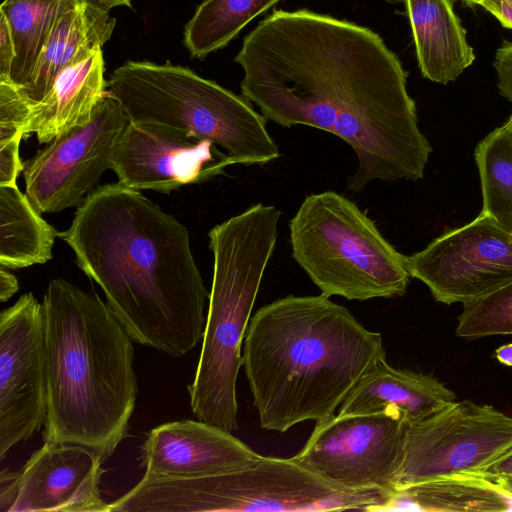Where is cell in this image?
<instances>
[{
    "label": "cell",
    "instance_id": "cell-1",
    "mask_svg": "<svg viewBox=\"0 0 512 512\" xmlns=\"http://www.w3.org/2000/svg\"><path fill=\"white\" fill-rule=\"evenodd\" d=\"M241 95L266 120L342 140L386 118L409 97L398 56L371 29L310 10H273L235 57Z\"/></svg>",
    "mask_w": 512,
    "mask_h": 512
},
{
    "label": "cell",
    "instance_id": "cell-2",
    "mask_svg": "<svg viewBox=\"0 0 512 512\" xmlns=\"http://www.w3.org/2000/svg\"><path fill=\"white\" fill-rule=\"evenodd\" d=\"M58 236L131 339L180 357L203 337L209 298L187 228L140 191L98 186Z\"/></svg>",
    "mask_w": 512,
    "mask_h": 512
},
{
    "label": "cell",
    "instance_id": "cell-3",
    "mask_svg": "<svg viewBox=\"0 0 512 512\" xmlns=\"http://www.w3.org/2000/svg\"><path fill=\"white\" fill-rule=\"evenodd\" d=\"M386 359L381 333L323 294L288 295L250 319L242 366L263 429L334 415L355 385Z\"/></svg>",
    "mask_w": 512,
    "mask_h": 512
},
{
    "label": "cell",
    "instance_id": "cell-4",
    "mask_svg": "<svg viewBox=\"0 0 512 512\" xmlns=\"http://www.w3.org/2000/svg\"><path fill=\"white\" fill-rule=\"evenodd\" d=\"M47 385L44 442L109 458L127 435L138 392L132 339L97 293L62 278L42 301Z\"/></svg>",
    "mask_w": 512,
    "mask_h": 512
},
{
    "label": "cell",
    "instance_id": "cell-5",
    "mask_svg": "<svg viewBox=\"0 0 512 512\" xmlns=\"http://www.w3.org/2000/svg\"><path fill=\"white\" fill-rule=\"evenodd\" d=\"M280 217L275 206L257 203L208 233L213 278L202 349L188 393L198 420L228 432L238 428L241 347L276 246Z\"/></svg>",
    "mask_w": 512,
    "mask_h": 512
},
{
    "label": "cell",
    "instance_id": "cell-6",
    "mask_svg": "<svg viewBox=\"0 0 512 512\" xmlns=\"http://www.w3.org/2000/svg\"><path fill=\"white\" fill-rule=\"evenodd\" d=\"M394 494L382 489H344L294 457L258 455L243 467L216 475L144 474L130 491L110 503V511H385Z\"/></svg>",
    "mask_w": 512,
    "mask_h": 512
},
{
    "label": "cell",
    "instance_id": "cell-7",
    "mask_svg": "<svg viewBox=\"0 0 512 512\" xmlns=\"http://www.w3.org/2000/svg\"><path fill=\"white\" fill-rule=\"evenodd\" d=\"M108 88L128 120L211 141L233 164L262 165L280 156L251 102L187 67L129 60L110 75Z\"/></svg>",
    "mask_w": 512,
    "mask_h": 512
},
{
    "label": "cell",
    "instance_id": "cell-8",
    "mask_svg": "<svg viewBox=\"0 0 512 512\" xmlns=\"http://www.w3.org/2000/svg\"><path fill=\"white\" fill-rule=\"evenodd\" d=\"M289 236L294 260L324 296L364 301L407 290L406 256L335 191L306 196L289 221Z\"/></svg>",
    "mask_w": 512,
    "mask_h": 512
},
{
    "label": "cell",
    "instance_id": "cell-9",
    "mask_svg": "<svg viewBox=\"0 0 512 512\" xmlns=\"http://www.w3.org/2000/svg\"><path fill=\"white\" fill-rule=\"evenodd\" d=\"M512 448V417L491 405L454 401L408 425L397 491L455 473H480Z\"/></svg>",
    "mask_w": 512,
    "mask_h": 512
},
{
    "label": "cell",
    "instance_id": "cell-10",
    "mask_svg": "<svg viewBox=\"0 0 512 512\" xmlns=\"http://www.w3.org/2000/svg\"><path fill=\"white\" fill-rule=\"evenodd\" d=\"M408 425L396 410L332 415L316 422L294 458L344 489L396 493Z\"/></svg>",
    "mask_w": 512,
    "mask_h": 512
},
{
    "label": "cell",
    "instance_id": "cell-11",
    "mask_svg": "<svg viewBox=\"0 0 512 512\" xmlns=\"http://www.w3.org/2000/svg\"><path fill=\"white\" fill-rule=\"evenodd\" d=\"M128 122L108 90L91 119L57 136L24 163L26 195L40 213L82 203L110 169L117 141Z\"/></svg>",
    "mask_w": 512,
    "mask_h": 512
},
{
    "label": "cell",
    "instance_id": "cell-12",
    "mask_svg": "<svg viewBox=\"0 0 512 512\" xmlns=\"http://www.w3.org/2000/svg\"><path fill=\"white\" fill-rule=\"evenodd\" d=\"M406 266L436 301L463 304L512 280V233L481 211L406 256Z\"/></svg>",
    "mask_w": 512,
    "mask_h": 512
},
{
    "label": "cell",
    "instance_id": "cell-13",
    "mask_svg": "<svg viewBox=\"0 0 512 512\" xmlns=\"http://www.w3.org/2000/svg\"><path fill=\"white\" fill-rule=\"evenodd\" d=\"M42 303L26 293L0 313V459L45 424Z\"/></svg>",
    "mask_w": 512,
    "mask_h": 512
},
{
    "label": "cell",
    "instance_id": "cell-14",
    "mask_svg": "<svg viewBox=\"0 0 512 512\" xmlns=\"http://www.w3.org/2000/svg\"><path fill=\"white\" fill-rule=\"evenodd\" d=\"M233 165L208 140L128 120L114 148L110 169L133 190L170 193L207 181Z\"/></svg>",
    "mask_w": 512,
    "mask_h": 512
},
{
    "label": "cell",
    "instance_id": "cell-15",
    "mask_svg": "<svg viewBox=\"0 0 512 512\" xmlns=\"http://www.w3.org/2000/svg\"><path fill=\"white\" fill-rule=\"evenodd\" d=\"M102 463L83 445L44 442L19 470L10 512H110L99 491Z\"/></svg>",
    "mask_w": 512,
    "mask_h": 512
},
{
    "label": "cell",
    "instance_id": "cell-16",
    "mask_svg": "<svg viewBox=\"0 0 512 512\" xmlns=\"http://www.w3.org/2000/svg\"><path fill=\"white\" fill-rule=\"evenodd\" d=\"M258 455L231 432L200 420H180L148 433L140 463L148 475L195 478L238 469Z\"/></svg>",
    "mask_w": 512,
    "mask_h": 512
},
{
    "label": "cell",
    "instance_id": "cell-17",
    "mask_svg": "<svg viewBox=\"0 0 512 512\" xmlns=\"http://www.w3.org/2000/svg\"><path fill=\"white\" fill-rule=\"evenodd\" d=\"M456 395L438 379L390 366L379 360L340 405L341 415L396 410L408 424L421 421L450 403Z\"/></svg>",
    "mask_w": 512,
    "mask_h": 512
},
{
    "label": "cell",
    "instance_id": "cell-18",
    "mask_svg": "<svg viewBox=\"0 0 512 512\" xmlns=\"http://www.w3.org/2000/svg\"><path fill=\"white\" fill-rule=\"evenodd\" d=\"M116 19L86 1L62 15L44 45L29 82L18 90L40 101L65 69L89 58L111 38Z\"/></svg>",
    "mask_w": 512,
    "mask_h": 512
},
{
    "label": "cell",
    "instance_id": "cell-19",
    "mask_svg": "<svg viewBox=\"0 0 512 512\" xmlns=\"http://www.w3.org/2000/svg\"><path fill=\"white\" fill-rule=\"evenodd\" d=\"M410 21L423 77L447 84L475 60L452 0H401Z\"/></svg>",
    "mask_w": 512,
    "mask_h": 512
},
{
    "label": "cell",
    "instance_id": "cell-20",
    "mask_svg": "<svg viewBox=\"0 0 512 512\" xmlns=\"http://www.w3.org/2000/svg\"><path fill=\"white\" fill-rule=\"evenodd\" d=\"M104 72L102 49L63 70L47 94L40 101H33L29 133H35L38 142L44 144L87 123L107 93Z\"/></svg>",
    "mask_w": 512,
    "mask_h": 512
},
{
    "label": "cell",
    "instance_id": "cell-21",
    "mask_svg": "<svg viewBox=\"0 0 512 512\" xmlns=\"http://www.w3.org/2000/svg\"><path fill=\"white\" fill-rule=\"evenodd\" d=\"M511 511L512 496L499 482L479 473L439 476L399 489L385 511Z\"/></svg>",
    "mask_w": 512,
    "mask_h": 512
},
{
    "label": "cell",
    "instance_id": "cell-22",
    "mask_svg": "<svg viewBox=\"0 0 512 512\" xmlns=\"http://www.w3.org/2000/svg\"><path fill=\"white\" fill-rule=\"evenodd\" d=\"M17 184L0 185V264L16 269L52 259L59 234Z\"/></svg>",
    "mask_w": 512,
    "mask_h": 512
},
{
    "label": "cell",
    "instance_id": "cell-23",
    "mask_svg": "<svg viewBox=\"0 0 512 512\" xmlns=\"http://www.w3.org/2000/svg\"><path fill=\"white\" fill-rule=\"evenodd\" d=\"M85 0H4L0 6L15 46L10 82L25 86L40 53L63 14Z\"/></svg>",
    "mask_w": 512,
    "mask_h": 512
},
{
    "label": "cell",
    "instance_id": "cell-24",
    "mask_svg": "<svg viewBox=\"0 0 512 512\" xmlns=\"http://www.w3.org/2000/svg\"><path fill=\"white\" fill-rule=\"evenodd\" d=\"M281 0H204L184 28L192 58L224 48L254 18Z\"/></svg>",
    "mask_w": 512,
    "mask_h": 512
},
{
    "label": "cell",
    "instance_id": "cell-25",
    "mask_svg": "<svg viewBox=\"0 0 512 512\" xmlns=\"http://www.w3.org/2000/svg\"><path fill=\"white\" fill-rule=\"evenodd\" d=\"M482 212L512 233V138L505 124L494 129L475 148Z\"/></svg>",
    "mask_w": 512,
    "mask_h": 512
},
{
    "label": "cell",
    "instance_id": "cell-26",
    "mask_svg": "<svg viewBox=\"0 0 512 512\" xmlns=\"http://www.w3.org/2000/svg\"><path fill=\"white\" fill-rule=\"evenodd\" d=\"M455 334L478 339L512 335V280L474 300L463 303Z\"/></svg>",
    "mask_w": 512,
    "mask_h": 512
},
{
    "label": "cell",
    "instance_id": "cell-27",
    "mask_svg": "<svg viewBox=\"0 0 512 512\" xmlns=\"http://www.w3.org/2000/svg\"><path fill=\"white\" fill-rule=\"evenodd\" d=\"M33 101L11 82H0V144L29 133Z\"/></svg>",
    "mask_w": 512,
    "mask_h": 512
},
{
    "label": "cell",
    "instance_id": "cell-28",
    "mask_svg": "<svg viewBox=\"0 0 512 512\" xmlns=\"http://www.w3.org/2000/svg\"><path fill=\"white\" fill-rule=\"evenodd\" d=\"M21 139H14L0 144V185L16 184L20 172H23L19 156V145Z\"/></svg>",
    "mask_w": 512,
    "mask_h": 512
},
{
    "label": "cell",
    "instance_id": "cell-29",
    "mask_svg": "<svg viewBox=\"0 0 512 512\" xmlns=\"http://www.w3.org/2000/svg\"><path fill=\"white\" fill-rule=\"evenodd\" d=\"M494 67L500 94L512 102V42L504 40L497 49Z\"/></svg>",
    "mask_w": 512,
    "mask_h": 512
},
{
    "label": "cell",
    "instance_id": "cell-30",
    "mask_svg": "<svg viewBox=\"0 0 512 512\" xmlns=\"http://www.w3.org/2000/svg\"><path fill=\"white\" fill-rule=\"evenodd\" d=\"M15 46L6 17L0 13V82H10Z\"/></svg>",
    "mask_w": 512,
    "mask_h": 512
},
{
    "label": "cell",
    "instance_id": "cell-31",
    "mask_svg": "<svg viewBox=\"0 0 512 512\" xmlns=\"http://www.w3.org/2000/svg\"><path fill=\"white\" fill-rule=\"evenodd\" d=\"M20 471H0V512H10L18 493Z\"/></svg>",
    "mask_w": 512,
    "mask_h": 512
},
{
    "label": "cell",
    "instance_id": "cell-32",
    "mask_svg": "<svg viewBox=\"0 0 512 512\" xmlns=\"http://www.w3.org/2000/svg\"><path fill=\"white\" fill-rule=\"evenodd\" d=\"M481 6L493 14L504 27L512 29V0H483Z\"/></svg>",
    "mask_w": 512,
    "mask_h": 512
},
{
    "label": "cell",
    "instance_id": "cell-33",
    "mask_svg": "<svg viewBox=\"0 0 512 512\" xmlns=\"http://www.w3.org/2000/svg\"><path fill=\"white\" fill-rule=\"evenodd\" d=\"M479 474L490 478L512 476V448L494 460Z\"/></svg>",
    "mask_w": 512,
    "mask_h": 512
},
{
    "label": "cell",
    "instance_id": "cell-34",
    "mask_svg": "<svg viewBox=\"0 0 512 512\" xmlns=\"http://www.w3.org/2000/svg\"><path fill=\"white\" fill-rule=\"evenodd\" d=\"M19 289L17 278L6 267L0 268V301L9 300Z\"/></svg>",
    "mask_w": 512,
    "mask_h": 512
},
{
    "label": "cell",
    "instance_id": "cell-35",
    "mask_svg": "<svg viewBox=\"0 0 512 512\" xmlns=\"http://www.w3.org/2000/svg\"><path fill=\"white\" fill-rule=\"evenodd\" d=\"M86 2L97 6L101 9L110 11L113 8L116 7H128L132 8V1L131 0H85Z\"/></svg>",
    "mask_w": 512,
    "mask_h": 512
},
{
    "label": "cell",
    "instance_id": "cell-36",
    "mask_svg": "<svg viewBox=\"0 0 512 512\" xmlns=\"http://www.w3.org/2000/svg\"><path fill=\"white\" fill-rule=\"evenodd\" d=\"M495 357L501 364L512 366V343L502 345L496 349Z\"/></svg>",
    "mask_w": 512,
    "mask_h": 512
},
{
    "label": "cell",
    "instance_id": "cell-37",
    "mask_svg": "<svg viewBox=\"0 0 512 512\" xmlns=\"http://www.w3.org/2000/svg\"><path fill=\"white\" fill-rule=\"evenodd\" d=\"M499 484L512 496V476L495 478Z\"/></svg>",
    "mask_w": 512,
    "mask_h": 512
},
{
    "label": "cell",
    "instance_id": "cell-38",
    "mask_svg": "<svg viewBox=\"0 0 512 512\" xmlns=\"http://www.w3.org/2000/svg\"><path fill=\"white\" fill-rule=\"evenodd\" d=\"M458 1H462L465 4H467L468 6H473V5H480L481 6V4L483 2V0H458Z\"/></svg>",
    "mask_w": 512,
    "mask_h": 512
},
{
    "label": "cell",
    "instance_id": "cell-39",
    "mask_svg": "<svg viewBox=\"0 0 512 512\" xmlns=\"http://www.w3.org/2000/svg\"><path fill=\"white\" fill-rule=\"evenodd\" d=\"M504 124L508 128V130L510 132V135H511V138H512V114L510 115V117L508 118V120Z\"/></svg>",
    "mask_w": 512,
    "mask_h": 512
}]
</instances>
